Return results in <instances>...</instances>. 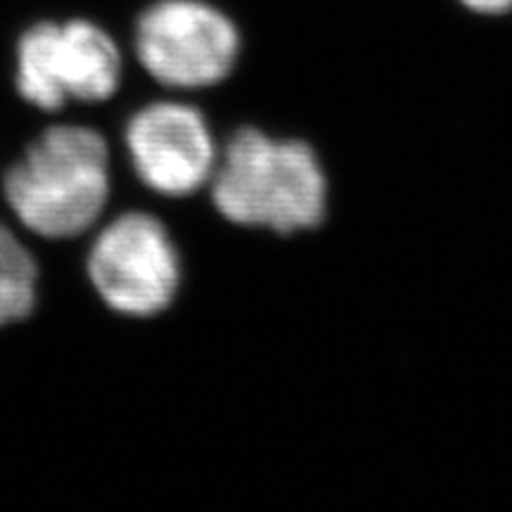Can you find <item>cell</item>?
Returning a JSON list of instances; mask_svg holds the SVG:
<instances>
[{"label": "cell", "instance_id": "3", "mask_svg": "<svg viewBox=\"0 0 512 512\" xmlns=\"http://www.w3.org/2000/svg\"><path fill=\"white\" fill-rule=\"evenodd\" d=\"M136 53L162 86L195 91L233 74L242 34L211 0H157L136 22Z\"/></svg>", "mask_w": 512, "mask_h": 512}, {"label": "cell", "instance_id": "1", "mask_svg": "<svg viewBox=\"0 0 512 512\" xmlns=\"http://www.w3.org/2000/svg\"><path fill=\"white\" fill-rule=\"evenodd\" d=\"M211 197L228 221L280 235L316 228L328 209V181L302 140L242 128L211 176Z\"/></svg>", "mask_w": 512, "mask_h": 512}, {"label": "cell", "instance_id": "6", "mask_svg": "<svg viewBox=\"0 0 512 512\" xmlns=\"http://www.w3.org/2000/svg\"><path fill=\"white\" fill-rule=\"evenodd\" d=\"M126 145L140 181L166 197L204 188L216 171V147L207 121L183 102H155L128 121Z\"/></svg>", "mask_w": 512, "mask_h": 512}, {"label": "cell", "instance_id": "2", "mask_svg": "<svg viewBox=\"0 0 512 512\" xmlns=\"http://www.w3.org/2000/svg\"><path fill=\"white\" fill-rule=\"evenodd\" d=\"M110 197V152L93 128H48L5 176V200L50 240L86 233Z\"/></svg>", "mask_w": 512, "mask_h": 512}, {"label": "cell", "instance_id": "4", "mask_svg": "<svg viewBox=\"0 0 512 512\" xmlns=\"http://www.w3.org/2000/svg\"><path fill=\"white\" fill-rule=\"evenodd\" d=\"M119 81L117 43L95 22H38L19 38L17 91L38 110L55 112L69 100H107Z\"/></svg>", "mask_w": 512, "mask_h": 512}, {"label": "cell", "instance_id": "7", "mask_svg": "<svg viewBox=\"0 0 512 512\" xmlns=\"http://www.w3.org/2000/svg\"><path fill=\"white\" fill-rule=\"evenodd\" d=\"M36 261L0 226V328L29 316L36 304Z\"/></svg>", "mask_w": 512, "mask_h": 512}, {"label": "cell", "instance_id": "5", "mask_svg": "<svg viewBox=\"0 0 512 512\" xmlns=\"http://www.w3.org/2000/svg\"><path fill=\"white\" fill-rule=\"evenodd\" d=\"M88 275L107 306L147 318L174 302L181 261L162 223L133 211L98 235L88 254Z\"/></svg>", "mask_w": 512, "mask_h": 512}, {"label": "cell", "instance_id": "8", "mask_svg": "<svg viewBox=\"0 0 512 512\" xmlns=\"http://www.w3.org/2000/svg\"><path fill=\"white\" fill-rule=\"evenodd\" d=\"M465 12L484 19L512 17V0H456Z\"/></svg>", "mask_w": 512, "mask_h": 512}]
</instances>
